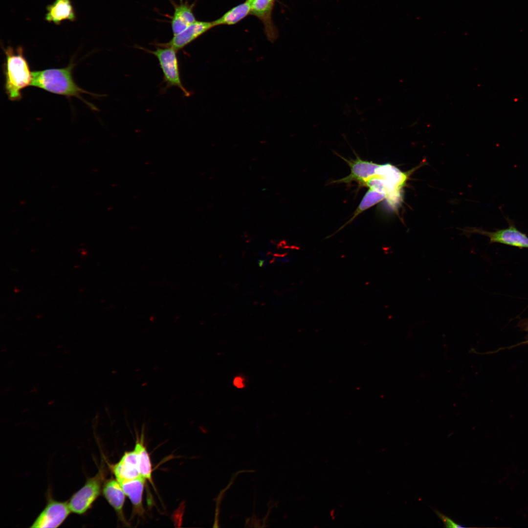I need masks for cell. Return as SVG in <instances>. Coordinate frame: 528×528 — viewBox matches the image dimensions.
Here are the masks:
<instances>
[{
	"mask_svg": "<svg viewBox=\"0 0 528 528\" xmlns=\"http://www.w3.org/2000/svg\"><path fill=\"white\" fill-rule=\"evenodd\" d=\"M344 159L348 163L351 168V174L337 181L336 182L349 183L353 180L358 181L364 183L368 179L375 174V170L379 164L372 161L361 159L357 157L356 159L352 161Z\"/></svg>",
	"mask_w": 528,
	"mask_h": 528,
	"instance_id": "cell-11",
	"label": "cell"
},
{
	"mask_svg": "<svg viewBox=\"0 0 528 528\" xmlns=\"http://www.w3.org/2000/svg\"><path fill=\"white\" fill-rule=\"evenodd\" d=\"M250 12L251 3L247 0L245 2L233 8L212 22L214 26L220 24H234L243 19Z\"/></svg>",
	"mask_w": 528,
	"mask_h": 528,
	"instance_id": "cell-16",
	"label": "cell"
},
{
	"mask_svg": "<svg viewBox=\"0 0 528 528\" xmlns=\"http://www.w3.org/2000/svg\"><path fill=\"white\" fill-rule=\"evenodd\" d=\"M386 198V195L385 194L379 193L369 189L364 196L349 222L352 221L363 212L372 207Z\"/></svg>",
	"mask_w": 528,
	"mask_h": 528,
	"instance_id": "cell-17",
	"label": "cell"
},
{
	"mask_svg": "<svg viewBox=\"0 0 528 528\" xmlns=\"http://www.w3.org/2000/svg\"><path fill=\"white\" fill-rule=\"evenodd\" d=\"M474 232L488 237L492 243H500L519 248H528V237L512 224L506 228L495 232L477 229L474 230Z\"/></svg>",
	"mask_w": 528,
	"mask_h": 528,
	"instance_id": "cell-7",
	"label": "cell"
},
{
	"mask_svg": "<svg viewBox=\"0 0 528 528\" xmlns=\"http://www.w3.org/2000/svg\"><path fill=\"white\" fill-rule=\"evenodd\" d=\"M3 50L5 54L3 65L4 89L9 100L18 101L22 98V90L31 85L32 72L24 56L22 47L14 49L7 46Z\"/></svg>",
	"mask_w": 528,
	"mask_h": 528,
	"instance_id": "cell-2",
	"label": "cell"
},
{
	"mask_svg": "<svg viewBox=\"0 0 528 528\" xmlns=\"http://www.w3.org/2000/svg\"><path fill=\"white\" fill-rule=\"evenodd\" d=\"M105 472L103 466L92 477H88L83 486L74 493L67 501L71 512L84 515L91 508L102 493Z\"/></svg>",
	"mask_w": 528,
	"mask_h": 528,
	"instance_id": "cell-3",
	"label": "cell"
},
{
	"mask_svg": "<svg viewBox=\"0 0 528 528\" xmlns=\"http://www.w3.org/2000/svg\"><path fill=\"white\" fill-rule=\"evenodd\" d=\"M274 0H253L251 3V14L265 19L269 17Z\"/></svg>",
	"mask_w": 528,
	"mask_h": 528,
	"instance_id": "cell-18",
	"label": "cell"
},
{
	"mask_svg": "<svg viewBox=\"0 0 528 528\" xmlns=\"http://www.w3.org/2000/svg\"><path fill=\"white\" fill-rule=\"evenodd\" d=\"M170 1L174 8L171 20L172 31L174 36L184 30L196 20L193 11V4H190L188 1L184 2L182 0H180L178 4L172 0Z\"/></svg>",
	"mask_w": 528,
	"mask_h": 528,
	"instance_id": "cell-10",
	"label": "cell"
},
{
	"mask_svg": "<svg viewBox=\"0 0 528 528\" xmlns=\"http://www.w3.org/2000/svg\"><path fill=\"white\" fill-rule=\"evenodd\" d=\"M248 0L251 3L253 0Z\"/></svg>",
	"mask_w": 528,
	"mask_h": 528,
	"instance_id": "cell-21",
	"label": "cell"
},
{
	"mask_svg": "<svg viewBox=\"0 0 528 528\" xmlns=\"http://www.w3.org/2000/svg\"><path fill=\"white\" fill-rule=\"evenodd\" d=\"M143 438L141 437V439L136 440L134 450L137 454L138 468L141 476L153 484L152 464Z\"/></svg>",
	"mask_w": 528,
	"mask_h": 528,
	"instance_id": "cell-15",
	"label": "cell"
},
{
	"mask_svg": "<svg viewBox=\"0 0 528 528\" xmlns=\"http://www.w3.org/2000/svg\"><path fill=\"white\" fill-rule=\"evenodd\" d=\"M102 494L109 505L114 509L118 518L122 521L125 522L123 506L126 495L117 480L113 478L105 480Z\"/></svg>",
	"mask_w": 528,
	"mask_h": 528,
	"instance_id": "cell-9",
	"label": "cell"
},
{
	"mask_svg": "<svg viewBox=\"0 0 528 528\" xmlns=\"http://www.w3.org/2000/svg\"><path fill=\"white\" fill-rule=\"evenodd\" d=\"M74 64L71 62L66 67L61 68H49L32 71V81L31 86L48 92L67 97H75L83 100L91 109L96 110L94 106L84 100L81 94L91 93L80 88L75 82L72 76Z\"/></svg>",
	"mask_w": 528,
	"mask_h": 528,
	"instance_id": "cell-1",
	"label": "cell"
},
{
	"mask_svg": "<svg viewBox=\"0 0 528 528\" xmlns=\"http://www.w3.org/2000/svg\"><path fill=\"white\" fill-rule=\"evenodd\" d=\"M375 175L381 177L396 188L401 189L408 177L407 173L401 171L389 163L379 165L375 170Z\"/></svg>",
	"mask_w": 528,
	"mask_h": 528,
	"instance_id": "cell-14",
	"label": "cell"
},
{
	"mask_svg": "<svg viewBox=\"0 0 528 528\" xmlns=\"http://www.w3.org/2000/svg\"><path fill=\"white\" fill-rule=\"evenodd\" d=\"M214 26L212 22L196 21L184 30L173 36L168 42L155 43L154 44L156 46L170 47L177 52Z\"/></svg>",
	"mask_w": 528,
	"mask_h": 528,
	"instance_id": "cell-6",
	"label": "cell"
},
{
	"mask_svg": "<svg viewBox=\"0 0 528 528\" xmlns=\"http://www.w3.org/2000/svg\"><path fill=\"white\" fill-rule=\"evenodd\" d=\"M234 384L236 387L239 388L243 387L242 379L240 377H236L234 379Z\"/></svg>",
	"mask_w": 528,
	"mask_h": 528,
	"instance_id": "cell-20",
	"label": "cell"
},
{
	"mask_svg": "<svg viewBox=\"0 0 528 528\" xmlns=\"http://www.w3.org/2000/svg\"><path fill=\"white\" fill-rule=\"evenodd\" d=\"M437 516L443 521L445 526L447 528H462V526L453 521L450 518L441 513L438 510H434Z\"/></svg>",
	"mask_w": 528,
	"mask_h": 528,
	"instance_id": "cell-19",
	"label": "cell"
},
{
	"mask_svg": "<svg viewBox=\"0 0 528 528\" xmlns=\"http://www.w3.org/2000/svg\"><path fill=\"white\" fill-rule=\"evenodd\" d=\"M46 10L45 20L56 24L66 20L74 21L76 18L70 0H55L47 6Z\"/></svg>",
	"mask_w": 528,
	"mask_h": 528,
	"instance_id": "cell-13",
	"label": "cell"
},
{
	"mask_svg": "<svg viewBox=\"0 0 528 528\" xmlns=\"http://www.w3.org/2000/svg\"><path fill=\"white\" fill-rule=\"evenodd\" d=\"M71 512L68 501H61L54 499L48 490L45 506L30 527L58 528L66 521Z\"/></svg>",
	"mask_w": 528,
	"mask_h": 528,
	"instance_id": "cell-5",
	"label": "cell"
},
{
	"mask_svg": "<svg viewBox=\"0 0 528 528\" xmlns=\"http://www.w3.org/2000/svg\"><path fill=\"white\" fill-rule=\"evenodd\" d=\"M146 480L140 477L119 483L126 495L133 506L134 513L141 515L144 513L143 506V494Z\"/></svg>",
	"mask_w": 528,
	"mask_h": 528,
	"instance_id": "cell-12",
	"label": "cell"
},
{
	"mask_svg": "<svg viewBox=\"0 0 528 528\" xmlns=\"http://www.w3.org/2000/svg\"><path fill=\"white\" fill-rule=\"evenodd\" d=\"M136 47L154 55L157 59L163 72V82L166 84L162 90L163 92L170 88L175 87L179 88L185 96L190 95V92L185 88L182 83L176 50L170 47L157 46L154 50L138 45Z\"/></svg>",
	"mask_w": 528,
	"mask_h": 528,
	"instance_id": "cell-4",
	"label": "cell"
},
{
	"mask_svg": "<svg viewBox=\"0 0 528 528\" xmlns=\"http://www.w3.org/2000/svg\"><path fill=\"white\" fill-rule=\"evenodd\" d=\"M110 468L119 483L141 477L134 450L126 452L118 462L110 465Z\"/></svg>",
	"mask_w": 528,
	"mask_h": 528,
	"instance_id": "cell-8",
	"label": "cell"
}]
</instances>
